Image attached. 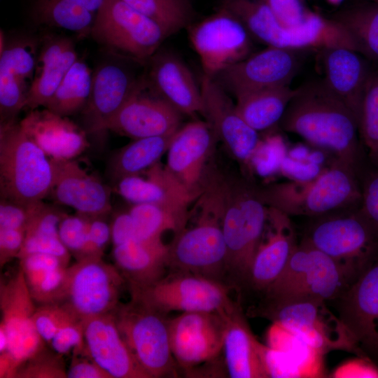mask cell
Wrapping results in <instances>:
<instances>
[{
	"label": "cell",
	"instance_id": "5",
	"mask_svg": "<svg viewBox=\"0 0 378 378\" xmlns=\"http://www.w3.org/2000/svg\"><path fill=\"white\" fill-rule=\"evenodd\" d=\"M53 171L46 153L16 122L0 125L1 198L24 204L50 195Z\"/></svg>",
	"mask_w": 378,
	"mask_h": 378
},
{
	"label": "cell",
	"instance_id": "25",
	"mask_svg": "<svg viewBox=\"0 0 378 378\" xmlns=\"http://www.w3.org/2000/svg\"><path fill=\"white\" fill-rule=\"evenodd\" d=\"M321 52L324 83L354 114L358 127L362 102L373 69L366 57L352 49L332 47Z\"/></svg>",
	"mask_w": 378,
	"mask_h": 378
},
{
	"label": "cell",
	"instance_id": "46",
	"mask_svg": "<svg viewBox=\"0 0 378 378\" xmlns=\"http://www.w3.org/2000/svg\"><path fill=\"white\" fill-rule=\"evenodd\" d=\"M33 319L40 336L48 344L62 328L80 321L59 303L41 304L36 307Z\"/></svg>",
	"mask_w": 378,
	"mask_h": 378
},
{
	"label": "cell",
	"instance_id": "34",
	"mask_svg": "<svg viewBox=\"0 0 378 378\" xmlns=\"http://www.w3.org/2000/svg\"><path fill=\"white\" fill-rule=\"evenodd\" d=\"M106 0H32L31 13L38 24L60 28L80 37L90 36Z\"/></svg>",
	"mask_w": 378,
	"mask_h": 378
},
{
	"label": "cell",
	"instance_id": "6",
	"mask_svg": "<svg viewBox=\"0 0 378 378\" xmlns=\"http://www.w3.org/2000/svg\"><path fill=\"white\" fill-rule=\"evenodd\" d=\"M355 279L305 240L296 246L278 278L265 290L267 300L337 299Z\"/></svg>",
	"mask_w": 378,
	"mask_h": 378
},
{
	"label": "cell",
	"instance_id": "33",
	"mask_svg": "<svg viewBox=\"0 0 378 378\" xmlns=\"http://www.w3.org/2000/svg\"><path fill=\"white\" fill-rule=\"evenodd\" d=\"M115 265L130 288H141L164 277L168 267L169 245L161 239H133L113 246Z\"/></svg>",
	"mask_w": 378,
	"mask_h": 378
},
{
	"label": "cell",
	"instance_id": "57",
	"mask_svg": "<svg viewBox=\"0 0 378 378\" xmlns=\"http://www.w3.org/2000/svg\"><path fill=\"white\" fill-rule=\"evenodd\" d=\"M326 1L332 5L337 6V5H340L342 2H344L346 0H326Z\"/></svg>",
	"mask_w": 378,
	"mask_h": 378
},
{
	"label": "cell",
	"instance_id": "2",
	"mask_svg": "<svg viewBox=\"0 0 378 378\" xmlns=\"http://www.w3.org/2000/svg\"><path fill=\"white\" fill-rule=\"evenodd\" d=\"M206 178L219 202L227 273L237 281H247L265 230L268 206L260 187L244 177L224 174L210 164Z\"/></svg>",
	"mask_w": 378,
	"mask_h": 378
},
{
	"label": "cell",
	"instance_id": "15",
	"mask_svg": "<svg viewBox=\"0 0 378 378\" xmlns=\"http://www.w3.org/2000/svg\"><path fill=\"white\" fill-rule=\"evenodd\" d=\"M307 51L267 46L212 78L235 99L259 90L290 85L301 67L302 53Z\"/></svg>",
	"mask_w": 378,
	"mask_h": 378
},
{
	"label": "cell",
	"instance_id": "19",
	"mask_svg": "<svg viewBox=\"0 0 378 378\" xmlns=\"http://www.w3.org/2000/svg\"><path fill=\"white\" fill-rule=\"evenodd\" d=\"M217 141L206 120L187 123L172 136L165 167L196 198L202 192L209 161Z\"/></svg>",
	"mask_w": 378,
	"mask_h": 378
},
{
	"label": "cell",
	"instance_id": "7",
	"mask_svg": "<svg viewBox=\"0 0 378 378\" xmlns=\"http://www.w3.org/2000/svg\"><path fill=\"white\" fill-rule=\"evenodd\" d=\"M355 279L378 253V234L358 207L319 217L303 239Z\"/></svg>",
	"mask_w": 378,
	"mask_h": 378
},
{
	"label": "cell",
	"instance_id": "54",
	"mask_svg": "<svg viewBox=\"0 0 378 378\" xmlns=\"http://www.w3.org/2000/svg\"><path fill=\"white\" fill-rule=\"evenodd\" d=\"M68 378H112L110 374L90 358H78L74 354L67 370Z\"/></svg>",
	"mask_w": 378,
	"mask_h": 378
},
{
	"label": "cell",
	"instance_id": "17",
	"mask_svg": "<svg viewBox=\"0 0 378 378\" xmlns=\"http://www.w3.org/2000/svg\"><path fill=\"white\" fill-rule=\"evenodd\" d=\"M182 115L153 90L146 77H141L106 130L132 139L168 135L181 127Z\"/></svg>",
	"mask_w": 378,
	"mask_h": 378
},
{
	"label": "cell",
	"instance_id": "21",
	"mask_svg": "<svg viewBox=\"0 0 378 378\" xmlns=\"http://www.w3.org/2000/svg\"><path fill=\"white\" fill-rule=\"evenodd\" d=\"M139 80L116 62H106L96 68L88 102L80 113L88 134L107 131V125L132 95Z\"/></svg>",
	"mask_w": 378,
	"mask_h": 378
},
{
	"label": "cell",
	"instance_id": "18",
	"mask_svg": "<svg viewBox=\"0 0 378 378\" xmlns=\"http://www.w3.org/2000/svg\"><path fill=\"white\" fill-rule=\"evenodd\" d=\"M337 300L338 316L358 347L378 356V253Z\"/></svg>",
	"mask_w": 378,
	"mask_h": 378
},
{
	"label": "cell",
	"instance_id": "41",
	"mask_svg": "<svg viewBox=\"0 0 378 378\" xmlns=\"http://www.w3.org/2000/svg\"><path fill=\"white\" fill-rule=\"evenodd\" d=\"M134 227L135 239H161L171 230L176 235L186 227L188 218L155 204H134L128 211Z\"/></svg>",
	"mask_w": 378,
	"mask_h": 378
},
{
	"label": "cell",
	"instance_id": "11",
	"mask_svg": "<svg viewBox=\"0 0 378 378\" xmlns=\"http://www.w3.org/2000/svg\"><path fill=\"white\" fill-rule=\"evenodd\" d=\"M90 36L100 44L139 62H146L169 36L157 22L123 0H106Z\"/></svg>",
	"mask_w": 378,
	"mask_h": 378
},
{
	"label": "cell",
	"instance_id": "24",
	"mask_svg": "<svg viewBox=\"0 0 378 378\" xmlns=\"http://www.w3.org/2000/svg\"><path fill=\"white\" fill-rule=\"evenodd\" d=\"M146 77L153 90L183 115L202 114L201 88L177 55L159 50L149 59Z\"/></svg>",
	"mask_w": 378,
	"mask_h": 378
},
{
	"label": "cell",
	"instance_id": "47",
	"mask_svg": "<svg viewBox=\"0 0 378 378\" xmlns=\"http://www.w3.org/2000/svg\"><path fill=\"white\" fill-rule=\"evenodd\" d=\"M272 12L277 20L286 27H296L303 24L312 11L302 0H260Z\"/></svg>",
	"mask_w": 378,
	"mask_h": 378
},
{
	"label": "cell",
	"instance_id": "40",
	"mask_svg": "<svg viewBox=\"0 0 378 378\" xmlns=\"http://www.w3.org/2000/svg\"><path fill=\"white\" fill-rule=\"evenodd\" d=\"M220 317L211 326L172 349L176 363L188 370L199 364L212 361L223 351L225 319Z\"/></svg>",
	"mask_w": 378,
	"mask_h": 378
},
{
	"label": "cell",
	"instance_id": "29",
	"mask_svg": "<svg viewBox=\"0 0 378 378\" xmlns=\"http://www.w3.org/2000/svg\"><path fill=\"white\" fill-rule=\"evenodd\" d=\"M264 359L269 377H320L323 355L280 325L267 332Z\"/></svg>",
	"mask_w": 378,
	"mask_h": 378
},
{
	"label": "cell",
	"instance_id": "12",
	"mask_svg": "<svg viewBox=\"0 0 378 378\" xmlns=\"http://www.w3.org/2000/svg\"><path fill=\"white\" fill-rule=\"evenodd\" d=\"M1 326L7 334V351L0 354V377L13 378L23 363L45 348L33 319L36 307L20 267L7 282L1 283Z\"/></svg>",
	"mask_w": 378,
	"mask_h": 378
},
{
	"label": "cell",
	"instance_id": "9",
	"mask_svg": "<svg viewBox=\"0 0 378 378\" xmlns=\"http://www.w3.org/2000/svg\"><path fill=\"white\" fill-rule=\"evenodd\" d=\"M262 316L290 331L321 355L342 350L363 356L349 331L337 316L318 299L267 301Z\"/></svg>",
	"mask_w": 378,
	"mask_h": 378
},
{
	"label": "cell",
	"instance_id": "26",
	"mask_svg": "<svg viewBox=\"0 0 378 378\" xmlns=\"http://www.w3.org/2000/svg\"><path fill=\"white\" fill-rule=\"evenodd\" d=\"M290 216L268 206L269 230L263 234L252 261L248 281L265 291L280 275L298 245Z\"/></svg>",
	"mask_w": 378,
	"mask_h": 378
},
{
	"label": "cell",
	"instance_id": "3",
	"mask_svg": "<svg viewBox=\"0 0 378 378\" xmlns=\"http://www.w3.org/2000/svg\"><path fill=\"white\" fill-rule=\"evenodd\" d=\"M356 172L335 160L312 178L260 187L267 206L290 216L320 217L359 206L361 188Z\"/></svg>",
	"mask_w": 378,
	"mask_h": 378
},
{
	"label": "cell",
	"instance_id": "42",
	"mask_svg": "<svg viewBox=\"0 0 378 378\" xmlns=\"http://www.w3.org/2000/svg\"><path fill=\"white\" fill-rule=\"evenodd\" d=\"M161 26L169 36L194 22L195 10L188 0H123Z\"/></svg>",
	"mask_w": 378,
	"mask_h": 378
},
{
	"label": "cell",
	"instance_id": "43",
	"mask_svg": "<svg viewBox=\"0 0 378 378\" xmlns=\"http://www.w3.org/2000/svg\"><path fill=\"white\" fill-rule=\"evenodd\" d=\"M358 132L370 161L378 169V67L372 69L365 89Z\"/></svg>",
	"mask_w": 378,
	"mask_h": 378
},
{
	"label": "cell",
	"instance_id": "4",
	"mask_svg": "<svg viewBox=\"0 0 378 378\" xmlns=\"http://www.w3.org/2000/svg\"><path fill=\"white\" fill-rule=\"evenodd\" d=\"M198 200L195 224L174 235L169 244L168 267L222 281L227 274V249L218 199L212 188L205 186Z\"/></svg>",
	"mask_w": 378,
	"mask_h": 378
},
{
	"label": "cell",
	"instance_id": "48",
	"mask_svg": "<svg viewBox=\"0 0 378 378\" xmlns=\"http://www.w3.org/2000/svg\"><path fill=\"white\" fill-rule=\"evenodd\" d=\"M59 354L73 350L74 354H82L85 349L83 322L78 321L62 328L49 343Z\"/></svg>",
	"mask_w": 378,
	"mask_h": 378
},
{
	"label": "cell",
	"instance_id": "22",
	"mask_svg": "<svg viewBox=\"0 0 378 378\" xmlns=\"http://www.w3.org/2000/svg\"><path fill=\"white\" fill-rule=\"evenodd\" d=\"M83 330L85 349L83 353L112 378H150L131 351L113 313L83 321Z\"/></svg>",
	"mask_w": 378,
	"mask_h": 378
},
{
	"label": "cell",
	"instance_id": "44",
	"mask_svg": "<svg viewBox=\"0 0 378 378\" xmlns=\"http://www.w3.org/2000/svg\"><path fill=\"white\" fill-rule=\"evenodd\" d=\"M89 223L90 216L78 212L66 214L59 223V238L76 260L87 257Z\"/></svg>",
	"mask_w": 378,
	"mask_h": 378
},
{
	"label": "cell",
	"instance_id": "23",
	"mask_svg": "<svg viewBox=\"0 0 378 378\" xmlns=\"http://www.w3.org/2000/svg\"><path fill=\"white\" fill-rule=\"evenodd\" d=\"M53 181L50 195L61 204L86 216H104L112 209L111 189L74 159L50 158Z\"/></svg>",
	"mask_w": 378,
	"mask_h": 378
},
{
	"label": "cell",
	"instance_id": "58",
	"mask_svg": "<svg viewBox=\"0 0 378 378\" xmlns=\"http://www.w3.org/2000/svg\"><path fill=\"white\" fill-rule=\"evenodd\" d=\"M373 1H376V2H377V3H378V0H373Z\"/></svg>",
	"mask_w": 378,
	"mask_h": 378
},
{
	"label": "cell",
	"instance_id": "50",
	"mask_svg": "<svg viewBox=\"0 0 378 378\" xmlns=\"http://www.w3.org/2000/svg\"><path fill=\"white\" fill-rule=\"evenodd\" d=\"M358 210L378 234V169L365 180Z\"/></svg>",
	"mask_w": 378,
	"mask_h": 378
},
{
	"label": "cell",
	"instance_id": "35",
	"mask_svg": "<svg viewBox=\"0 0 378 378\" xmlns=\"http://www.w3.org/2000/svg\"><path fill=\"white\" fill-rule=\"evenodd\" d=\"M18 259L34 302L40 305L57 303L64 286L68 265L55 255L42 253H30Z\"/></svg>",
	"mask_w": 378,
	"mask_h": 378
},
{
	"label": "cell",
	"instance_id": "52",
	"mask_svg": "<svg viewBox=\"0 0 378 378\" xmlns=\"http://www.w3.org/2000/svg\"><path fill=\"white\" fill-rule=\"evenodd\" d=\"M332 377L378 378V368L367 358L358 356L338 366L333 371Z\"/></svg>",
	"mask_w": 378,
	"mask_h": 378
},
{
	"label": "cell",
	"instance_id": "56",
	"mask_svg": "<svg viewBox=\"0 0 378 378\" xmlns=\"http://www.w3.org/2000/svg\"><path fill=\"white\" fill-rule=\"evenodd\" d=\"M8 341L7 334L4 328L0 326V354L5 353L7 351Z\"/></svg>",
	"mask_w": 378,
	"mask_h": 378
},
{
	"label": "cell",
	"instance_id": "32",
	"mask_svg": "<svg viewBox=\"0 0 378 378\" xmlns=\"http://www.w3.org/2000/svg\"><path fill=\"white\" fill-rule=\"evenodd\" d=\"M223 8L234 15L253 39L267 46L298 50L307 41L302 27H284L260 0H223Z\"/></svg>",
	"mask_w": 378,
	"mask_h": 378
},
{
	"label": "cell",
	"instance_id": "37",
	"mask_svg": "<svg viewBox=\"0 0 378 378\" xmlns=\"http://www.w3.org/2000/svg\"><path fill=\"white\" fill-rule=\"evenodd\" d=\"M330 18L351 35L360 54L378 62L377 2L369 0L345 4Z\"/></svg>",
	"mask_w": 378,
	"mask_h": 378
},
{
	"label": "cell",
	"instance_id": "39",
	"mask_svg": "<svg viewBox=\"0 0 378 378\" xmlns=\"http://www.w3.org/2000/svg\"><path fill=\"white\" fill-rule=\"evenodd\" d=\"M92 83V71L78 58L43 108L64 117L80 113L88 102Z\"/></svg>",
	"mask_w": 378,
	"mask_h": 378
},
{
	"label": "cell",
	"instance_id": "31",
	"mask_svg": "<svg viewBox=\"0 0 378 378\" xmlns=\"http://www.w3.org/2000/svg\"><path fill=\"white\" fill-rule=\"evenodd\" d=\"M74 41L60 35L46 36L39 43L34 80L25 107L44 106L78 59Z\"/></svg>",
	"mask_w": 378,
	"mask_h": 378
},
{
	"label": "cell",
	"instance_id": "49",
	"mask_svg": "<svg viewBox=\"0 0 378 378\" xmlns=\"http://www.w3.org/2000/svg\"><path fill=\"white\" fill-rule=\"evenodd\" d=\"M34 204H24L1 198L0 229H15L25 232Z\"/></svg>",
	"mask_w": 378,
	"mask_h": 378
},
{
	"label": "cell",
	"instance_id": "30",
	"mask_svg": "<svg viewBox=\"0 0 378 378\" xmlns=\"http://www.w3.org/2000/svg\"><path fill=\"white\" fill-rule=\"evenodd\" d=\"M220 312L225 319L223 352L230 377H269L264 360L265 345L253 334L239 306L235 304Z\"/></svg>",
	"mask_w": 378,
	"mask_h": 378
},
{
	"label": "cell",
	"instance_id": "13",
	"mask_svg": "<svg viewBox=\"0 0 378 378\" xmlns=\"http://www.w3.org/2000/svg\"><path fill=\"white\" fill-rule=\"evenodd\" d=\"M136 298L167 315L171 312H217L235 303L223 281L190 273L175 272L145 288H130Z\"/></svg>",
	"mask_w": 378,
	"mask_h": 378
},
{
	"label": "cell",
	"instance_id": "38",
	"mask_svg": "<svg viewBox=\"0 0 378 378\" xmlns=\"http://www.w3.org/2000/svg\"><path fill=\"white\" fill-rule=\"evenodd\" d=\"M174 134L132 139L117 150L108 162L112 180L115 182L125 176L139 175L159 162L167 152Z\"/></svg>",
	"mask_w": 378,
	"mask_h": 378
},
{
	"label": "cell",
	"instance_id": "8",
	"mask_svg": "<svg viewBox=\"0 0 378 378\" xmlns=\"http://www.w3.org/2000/svg\"><path fill=\"white\" fill-rule=\"evenodd\" d=\"M113 314L131 351L150 378L176 374L166 315L133 297L120 303Z\"/></svg>",
	"mask_w": 378,
	"mask_h": 378
},
{
	"label": "cell",
	"instance_id": "16",
	"mask_svg": "<svg viewBox=\"0 0 378 378\" xmlns=\"http://www.w3.org/2000/svg\"><path fill=\"white\" fill-rule=\"evenodd\" d=\"M202 115L218 141L239 163L251 168L262 141L258 132L240 115L229 94L210 76L201 82Z\"/></svg>",
	"mask_w": 378,
	"mask_h": 378
},
{
	"label": "cell",
	"instance_id": "20",
	"mask_svg": "<svg viewBox=\"0 0 378 378\" xmlns=\"http://www.w3.org/2000/svg\"><path fill=\"white\" fill-rule=\"evenodd\" d=\"M40 41L30 37L5 41L0 54V123L15 121L25 107Z\"/></svg>",
	"mask_w": 378,
	"mask_h": 378
},
{
	"label": "cell",
	"instance_id": "1",
	"mask_svg": "<svg viewBox=\"0 0 378 378\" xmlns=\"http://www.w3.org/2000/svg\"><path fill=\"white\" fill-rule=\"evenodd\" d=\"M278 125L358 172L361 159L358 122L323 79L296 88Z\"/></svg>",
	"mask_w": 378,
	"mask_h": 378
},
{
	"label": "cell",
	"instance_id": "27",
	"mask_svg": "<svg viewBox=\"0 0 378 378\" xmlns=\"http://www.w3.org/2000/svg\"><path fill=\"white\" fill-rule=\"evenodd\" d=\"M19 123L50 158L74 159L90 146L83 127L46 108L31 110Z\"/></svg>",
	"mask_w": 378,
	"mask_h": 378
},
{
	"label": "cell",
	"instance_id": "36",
	"mask_svg": "<svg viewBox=\"0 0 378 378\" xmlns=\"http://www.w3.org/2000/svg\"><path fill=\"white\" fill-rule=\"evenodd\" d=\"M295 92L290 85L259 90L236 99V108L255 130H267L279 124Z\"/></svg>",
	"mask_w": 378,
	"mask_h": 378
},
{
	"label": "cell",
	"instance_id": "28",
	"mask_svg": "<svg viewBox=\"0 0 378 378\" xmlns=\"http://www.w3.org/2000/svg\"><path fill=\"white\" fill-rule=\"evenodd\" d=\"M139 175L122 177L115 181L117 192L125 200L136 204H155L188 218V206L197 200L160 162Z\"/></svg>",
	"mask_w": 378,
	"mask_h": 378
},
{
	"label": "cell",
	"instance_id": "10",
	"mask_svg": "<svg viewBox=\"0 0 378 378\" xmlns=\"http://www.w3.org/2000/svg\"><path fill=\"white\" fill-rule=\"evenodd\" d=\"M125 283L115 265L106 262L102 257L84 258L67 267L57 303L83 322L113 313L120 304V293Z\"/></svg>",
	"mask_w": 378,
	"mask_h": 378
},
{
	"label": "cell",
	"instance_id": "51",
	"mask_svg": "<svg viewBox=\"0 0 378 378\" xmlns=\"http://www.w3.org/2000/svg\"><path fill=\"white\" fill-rule=\"evenodd\" d=\"M110 240L111 225L104 220L103 216H90L87 257H102L104 250Z\"/></svg>",
	"mask_w": 378,
	"mask_h": 378
},
{
	"label": "cell",
	"instance_id": "45",
	"mask_svg": "<svg viewBox=\"0 0 378 378\" xmlns=\"http://www.w3.org/2000/svg\"><path fill=\"white\" fill-rule=\"evenodd\" d=\"M64 377H67V371L62 355L46 348L19 366L13 376V378Z\"/></svg>",
	"mask_w": 378,
	"mask_h": 378
},
{
	"label": "cell",
	"instance_id": "53",
	"mask_svg": "<svg viewBox=\"0 0 378 378\" xmlns=\"http://www.w3.org/2000/svg\"><path fill=\"white\" fill-rule=\"evenodd\" d=\"M25 232L15 229H0V265L4 266L18 258L24 240Z\"/></svg>",
	"mask_w": 378,
	"mask_h": 378
},
{
	"label": "cell",
	"instance_id": "55",
	"mask_svg": "<svg viewBox=\"0 0 378 378\" xmlns=\"http://www.w3.org/2000/svg\"><path fill=\"white\" fill-rule=\"evenodd\" d=\"M111 230L113 246L135 239L133 220L129 211L118 214L113 219Z\"/></svg>",
	"mask_w": 378,
	"mask_h": 378
},
{
	"label": "cell",
	"instance_id": "14",
	"mask_svg": "<svg viewBox=\"0 0 378 378\" xmlns=\"http://www.w3.org/2000/svg\"><path fill=\"white\" fill-rule=\"evenodd\" d=\"M187 29L204 74L211 78L253 53V38L239 20L223 8Z\"/></svg>",
	"mask_w": 378,
	"mask_h": 378
}]
</instances>
